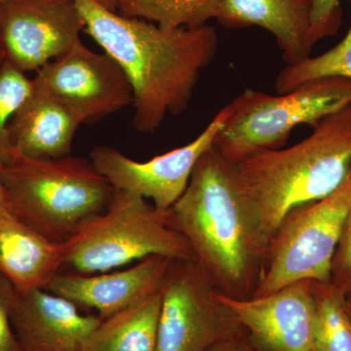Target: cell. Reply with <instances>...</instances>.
Segmentation results:
<instances>
[{"instance_id": "13", "label": "cell", "mask_w": 351, "mask_h": 351, "mask_svg": "<svg viewBox=\"0 0 351 351\" xmlns=\"http://www.w3.org/2000/svg\"><path fill=\"white\" fill-rule=\"evenodd\" d=\"M174 261L154 255L120 271L82 274L61 270L46 290L76 306L95 309L103 320L160 292Z\"/></svg>"}, {"instance_id": "7", "label": "cell", "mask_w": 351, "mask_h": 351, "mask_svg": "<svg viewBox=\"0 0 351 351\" xmlns=\"http://www.w3.org/2000/svg\"><path fill=\"white\" fill-rule=\"evenodd\" d=\"M350 213L351 167L336 191L298 205L283 217L267 248L262 281L251 298L299 281L331 282L332 256Z\"/></svg>"}, {"instance_id": "15", "label": "cell", "mask_w": 351, "mask_h": 351, "mask_svg": "<svg viewBox=\"0 0 351 351\" xmlns=\"http://www.w3.org/2000/svg\"><path fill=\"white\" fill-rule=\"evenodd\" d=\"M80 125L75 113L34 82L31 94L8 125L13 156L34 159L71 156L73 138Z\"/></svg>"}, {"instance_id": "8", "label": "cell", "mask_w": 351, "mask_h": 351, "mask_svg": "<svg viewBox=\"0 0 351 351\" xmlns=\"http://www.w3.org/2000/svg\"><path fill=\"white\" fill-rule=\"evenodd\" d=\"M244 330L202 265L175 260L161 289L156 351H209Z\"/></svg>"}, {"instance_id": "30", "label": "cell", "mask_w": 351, "mask_h": 351, "mask_svg": "<svg viewBox=\"0 0 351 351\" xmlns=\"http://www.w3.org/2000/svg\"><path fill=\"white\" fill-rule=\"evenodd\" d=\"M4 62H5V55H4L3 47H2L1 38H0V68Z\"/></svg>"}, {"instance_id": "10", "label": "cell", "mask_w": 351, "mask_h": 351, "mask_svg": "<svg viewBox=\"0 0 351 351\" xmlns=\"http://www.w3.org/2000/svg\"><path fill=\"white\" fill-rule=\"evenodd\" d=\"M85 23L75 0H1L0 38L5 61L38 71L80 43Z\"/></svg>"}, {"instance_id": "22", "label": "cell", "mask_w": 351, "mask_h": 351, "mask_svg": "<svg viewBox=\"0 0 351 351\" xmlns=\"http://www.w3.org/2000/svg\"><path fill=\"white\" fill-rule=\"evenodd\" d=\"M34 82L9 62L0 68V161L5 163L13 156L8 125L25 99L31 94Z\"/></svg>"}, {"instance_id": "1", "label": "cell", "mask_w": 351, "mask_h": 351, "mask_svg": "<svg viewBox=\"0 0 351 351\" xmlns=\"http://www.w3.org/2000/svg\"><path fill=\"white\" fill-rule=\"evenodd\" d=\"M85 31L123 69L134 95L133 126L152 133L168 114L186 110L201 73L219 50L210 25L165 29L126 17L95 0H75Z\"/></svg>"}, {"instance_id": "19", "label": "cell", "mask_w": 351, "mask_h": 351, "mask_svg": "<svg viewBox=\"0 0 351 351\" xmlns=\"http://www.w3.org/2000/svg\"><path fill=\"white\" fill-rule=\"evenodd\" d=\"M223 0H131L117 12L165 29L203 27L217 20Z\"/></svg>"}, {"instance_id": "24", "label": "cell", "mask_w": 351, "mask_h": 351, "mask_svg": "<svg viewBox=\"0 0 351 351\" xmlns=\"http://www.w3.org/2000/svg\"><path fill=\"white\" fill-rule=\"evenodd\" d=\"M331 283L341 295H351V213L332 256Z\"/></svg>"}, {"instance_id": "21", "label": "cell", "mask_w": 351, "mask_h": 351, "mask_svg": "<svg viewBox=\"0 0 351 351\" xmlns=\"http://www.w3.org/2000/svg\"><path fill=\"white\" fill-rule=\"evenodd\" d=\"M331 76L351 78V25L345 38L332 49L281 69L274 80V89L277 93H286L307 82Z\"/></svg>"}, {"instance_id": "17", "label": "cell", "mask_w": 351, "mask_h": 351, "mask_svg": "<svg viewBox=\"0 0 351 351\" xmlns=\"http://www.w3.org/2000/svg\"><path fill=\"white\" fill-rule=\"evenodd\" d=\"M311 0H223L217 21L226 27L257 25L276 38L287 64L311 56L307 34Z\"/></svg>"}, {"instance_id": "20", "label": "cell", "mask_w": 351, "mask_h": 351, "mask_svg": "<svg viewBox=\"0 0 351 351\" xmlns=\"http://www.w3.org/2000/svg\"><path fill=\"white\" fill-rule=\"evenodd\" d=\"M317 351H351V321L346 297L331 282L311 281Z\"/></svg>"}, {"instance_id": "18", "label": "cell", "mask_w": 351, "mask_h": 351, "mask_svg": "<svg viewBox=\"0 0 351 351\" xmlns=\"http://www.w3.org/2000/svg\"><path fill=\"white\" fill-rule=\"evenodd\" d=\"M161 291L101 320L80 351H156Z\"/></svg>"}, {"instance_id": "14", "label": "cell", "mask_w": 351, "mask_h": 351, "mask_svg": "<svg viewBox=\"0 0 351 351\" xmlns=\"http://www.w3.org/2000/svg\"><path fill=\"white\" fill-rule=\"evenodd\" d=\"M75 302L45 289L18 293L11 322L23 351H80L101 322Z\"/></svg>"}, {"instance_id": "4", "label": "cell", "mask_w": 351, "mask_h": 351, "mask_svg": "<svg viewBox=\"0 0 351 351\" xmlns=\"http://www.w3.org/2000/svg\"><path fill=\"white\" fill-rule=\"evenodd\" d=\"M1 177L12 213L58 243L103 213L115 191L91 161L71 154L58 159L14 154L2 164Z\"/></svg>"}, {"instance_id": "3", "label": "cell", "mask_w": 351, "mask_h": 351, "mask_svg": "<svg viewBox=\"0 0 351 351\" xmlns=\"http://www.w3.org/2000/svg\"><path fill=\"white\" fill-rule=\"evenodd\" d=\"M237 166L269 245L292 208L329 195L345 181L351 167V104L321 120L298 144L256 152Z\"/></svg>"}, {"instance_id": "28", "label": "cell", "mask_w": 351, "mask_h": 351, "mask_svg": "<svg viewBox=\"0 0 351 351\" xmlns=\"http://www.w3.org/2000/svg\"><path fill=\"white\" fill-rule=\"evenodd\" d=\"M95 1L112 11H117L119 9V0H95Z\"/></svg>"}, {"instance_id": "12", "label": "cell", "mask_w": 351, "mask_h": 351, "mask_svg": "<svg viewBox=\"0 0 351 351\" xmlns=\"http://www.w3.org/2000/svg\"><path fill=\"white\" fill-rule=\"evenodd\" d=\"M251 339L263 351H317L311 281L289 284L271 294L233 299L218 291Z\"/></svg>"}, {"instance_id": "32", "label": "cell", "mask_w": 351, "mask_h": 351, "mask_svg": "<svg viewBox=\"0 0 351 351\" xmlns=\"http://www.w3.org/2000/svg\"><path fill=\"white\" fill-rule=\"evenodd\" d=\"M0 1H1V0H0Z\"/></svg>"}, {"instance_id": "6", "label": "cell", "mask_w": 351, "mask_h": 351, "mask_svg": "<svg viewBox=\"0 0 351 351\" xmlns=\"http://www.w3.org/2000/svg\"><path fill=\"white\" fill-rule=\"evenodd\" d=\"M351 104V78L331 76L279 95L247 89L226 107L228 119L214 147L232 163L283 147L295 127H315Z\"/></svg>"}, {"instance_id": "11", "label": "cell", "mask_w": 351, "mask_h": 351, "mask_svg": "<svg viewBox=\"0 0 351 351\" xmlns=\"http://www.w3.org/2000/svg\"><path fill=\"white\" fill-rule=\"evenodd\" d=\"M228 114V108H221L195 140L145 162L133 160L107 145L92 149L89 160L114 189L137 193L152 200L157 209L167 210L188 188L201 157L214 147Z\"/></svg>"}, {"instance_id": "9", "label": "cell", "mask_w": 351, "mask_h": 351, "mask_svg": "<svg viewBox=\"0 0 351 351\" xmlns=\"http://www.w3.org/2000/svg\"><path fill=\"white\" fill-rule=\"evenodd\" d=\"M34 82L69 108L82 124L92 123L133 105L123 69L106 52L82 41L36 71Z\"/></svg>"}, {"instance_id": "26", "label": "cell", "mask_w": 351, "mask_h": 351, "mask_svg": "<svg viewBox=\"0 0 351 351\" xmlns=\"http://www.w3.org/2000/svg\"><path fill=\"white\" fill-rule=\"evenodd\" d=\"M209 351H263L251 339L247 330L239 332L221 343H217Z\"/></svg>"}, {"instance_id": "16", "label": "cell", "mask_w": 351, "mask_h": 351, "mask_svg": "<svg viewBox=\"0 0 351 351\" xmlns=\"http://www.w3.org/2000/svg\"><path fill=\"white\" fill-rule=\"evenodd\" d=\"M64 265L63 243L40 234L10 209L0 213V274L18 293L46 290Z\"/></svg>"}, {"instance_id": "25", "label": "cell", "mask_w": 351, "mask_h": 351, "mask_svg": "<svg viewBox=\"0 0 351 351\" xmlns=\"http://www.w3.org/2000/svg\"><path fill=\"white\" fill-rule=\"evenodd\" d=\"M16 297V289L0 274V351H23L11 322Z\"/></svg>"}, {"instance_id": "2", "label": "cell", "mask_w": 351, "mask_h": 351, "mask_svg": "<svg viewBox=\"0 0 351 351\" xmlns=\"http://www.w3.org/2000/svg\"><path fill=\"white\" fill-rule=\"evenodd\" d=\"M219 293L249 299L265 274L267 245L237 164L213 147L196 164L184 193L165 210Z\"/></svg>"}, {"instance_id": "31", "label": "cell", "mask_w": 351, "mask_h": 351, "mask_svg": "<svg viewBox=\"0 0 351 351\" xmlns=\"http://www.w3.org/2000/svg\"><path fill=\"white\" fill-rule=\"evenodd\" d=\"M130 1L131 0H119V9L120 8V7L125 5V4L128 3V2ZM119 9H117V10H119Z\"/></svg>"}, {"instance_id": "29", "label": "cell", "mask_w": 351, "mask_h": 351, "mask_svg": "<svg viewBox=\"0 0 351 351\" xmlns=\"http://www.w3.org/2000/svg\"><path fill=\"white\" fill-rule=\"evenodd\" d=\"M345 307L346 313H348V316H350L351 321V295H346L345 299Z\"/></svg>"}, {"instance_id": "27", "label": "cell", "mask_w": 351, "mask_h": 351, "mask_svg": "<svg viewBox=\"0 0 351 351\" xmlns=\"http://www.w3.org/2000/svg\"><path fill=\"white\" fill-rule=\"evenodd\" d=\"M1 167L2 163L1 161H0V213L5 211V210L10 209V207H9L8 198H7L5 188H4L3 182H2Z\"/></svg>"}, {"instance_id": "23", "label": "cell", "mask_w": 351, "mask_h": 351, "mask_svg": "<svg viewBox=\"0 0 351 351\" xmlns=\"http://www.w3.org/2000/svg\"><path fill=\"white\" fill-rule=\"evenodd\" d=\"M343 21L341 0H311V17L307 34V46L313 48L319 41L338 34Z\"/></svg>"}, {"instance_id": "5", "label": "cell", "mask_w": 351, "mask_h": 351, "mask_svg": "<svg viewBox=\"0 0 351 351\" xmlns=\"http://www.w3.org/2000/svg\"><path fill=\"white\" fill-rule=\"evenodd\" d=\"M63 249L64 267L82 274L110 271L154 255L195 258L186 239L168 226L165 210L119 189L107 209L64 242Z\"/></svg>"}]
</instances>
